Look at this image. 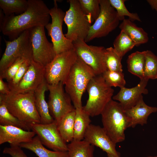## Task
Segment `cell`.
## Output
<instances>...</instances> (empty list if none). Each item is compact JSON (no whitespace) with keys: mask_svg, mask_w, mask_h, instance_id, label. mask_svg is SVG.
Returning <instances> with one entry per match:
<instances>
[{"mask_svg":"<svg viewBox=\"0 0 157 157\" xmlns=\"http://www.w3.org/2000/svg\"><path fill=\"white\" fill-rule=\"evenodd\" d=\"M28 8L22 13L5 16L0 31L10 40L17 38L25 31L37 26L45 27L49 23L50 9L41 0H28Z\"/></svg>","mask_w":157,"mask_h":157,"instance_id":"1","label":"cell"},{"mask_svg":"<svg viewBox=\"0 0 157 157\" xmlns=\"http://www.w3.org/2000/svg\"><path fill=\"white\" fill-rule=\"evenodd\" d=\"M0 102L5 105L13 115L30 126L40 123L35 105L34 91L16 93L11 91L8 94H0Z\"/></svg>","mask_w":157,"mask_h":157,"instance_id":"2","label":"cell"},{"mask_svg":"<svg viewBox=\"0 0 157 157\" xmlns=\"http://www.w3.org/2000/svg\"><path fill=\"white\" fill-rule=\"evenodd\" d=\"M95 76L92 69L78 56L64 83L65 90L75 108H83L82 95L89 82Z\"/></svg>","mask_w":157,"mask_h":157,"instance_id":"3","label":"cell"},{"mask_svg":"<svg viewBox=\"0 0 157 157\" xmlns=\"http://www.w3.org/2000/svg\"><path fill=\"white\" fill-rule=\"evenodd\" d=\"M101 115L103 128L111 140L116 144L123 141L130 120L120 104L111 99Z\"/></svg>","mask_w":157,"mask_h":157,"instance_id":"4","label":"cell"},{"mask_svg":"<svg viewBox=\"0 0 157 157\" xmlns=\"http://www.w3.org/2000/svg\"><path fill=\"white\" fill-rule=\"evenodd\" d=\"M86 90L89 97L83 109L90 117L101 115L112 99L114 90L107 84L101 74L96 75L91 79Z\"/></svg>","mask_w":157,"mask_h":157,"instance_id":"5","label":"cell"},{"mask_svg":"<svg viewBox=\"0 0 157 157\" xmlns=\"http://www.w3.org/2000/svg\"><path fill=\"white\" fill-rule=\"evenodd\" d=\"M6 48L0 61V76L19 58L25 60H33V52L29 30L25 31L17 38L5 40Z\"/></svg>","mask_w":157,"mask_h":157,"instance_id":"6","label":"cell"},{"mask_svg":"<svg viewBox=\"0 0 157 157\" xmlns=\"http://www.w3.org/2000/svg\"><path fill=\"white\" fill-rule=\"evenodd\" d=\"M69 9L66 11L64 21L67 26L66 38L73 42L84 40L87 36L91 23L83 12L78 0H69Z\"/></svg>","mask_w":157,"mask_h":157,"instance_id":"7","label":"cell"},{"mask_svg":"<svg viewBox=\"0 0 157 157\" xmlns=\"http://www.w3.org/2000/svg\"><path fill=\"white\" fill-rule=\"evenodd\" d=\"M100 13L90 27L84 40L86 42L106 36L119 25L120 20L117 13L109 0H100Z\"/></svg>","mask_w":157,"mask_h":157,"instance_id":"8","label":"cell"},{"mask_svg":"<svg viewBox=\"0 0 157 157\" xmlns=\"http://www.w3.org/2000/svg\"><path fill=\"white\" fill-rule=\"evenodd\" d=\"M78 56L74 49L57 54L45 67V79L48 84L62 82L64 85L67 77Z\"/></svg>","mask_w":157,"mask_h":157,"instance_id":"9","label":"cell"},{"mask_svg":"<svg viewBox=\"0 0 157 157\" xmlns=\"http://www.w3.org/2000/svg\"><path fill=\"white\" fill-rule=\"evenodd\" d=\"M84 40L73 42L77 56L92 70L96 75H101L107 68L105 61L106 48L102 46L89 45Z\"/></svg>","mask_w":157,"mask_h":157,"instance_id":"10","label":"cell"},{"mask_svg":"<svg viewBox=\"0 0 157 157\" xmlns=\"http://www.w3.org/2000/svg\"><path fill=\"white\" fill-rule=\"evenodd\" d=\"M50 9L51 22L45 26L49 35L51 37L55 52L58 54L73 49V42L67 39L63 33L62 25L65 13L59 8L56 1Z\"/></svg>","mask_w":157,"mask_h":157,"instance_id":"11","label":"cell"},{"mask_svg":"<svg viewBox=\"0 0 157 157\" xmlns=\"http://www.w3.org/2000/svg\"><path fill=\"white\" fill-rule=\"evenodd\" d=\"M44 26H37L29 29L33 60L44 66L50 63L56 54L52 43L46 35Z\"/></svg>","mask_w":157,"mask_h":157,"instance_id":"12","label":"cell"},{"mask_svg":"<svg viewBox=\"0 0 157 157\" xmlns=\"http://www.w3.org/2000/svg\"><path fill=\"white\" fill-rule=\"evenodd\" d=\"M64 85L62 82L47 85L49 91V109L51 115L57 123L66 115L75 109L71 98L64 90Z\"/></svg>","mask_w":157,"mask_h":157,"instance_id":"13","label":"cell"},{"mask_svg":"<svg viewBox=\"0 0 157 157\" xmlns=\"http://www.w3.org/2000/svg\"><path fill=\"white\" fill-rule=\"evenodd\" d=\"M30 126L43 145L53 151H67V144L61 136L55 120L49 124L32 123Z\"/></svg>","mask_w":157,"mask_h":157,"instance_id":"14","label":"cell"},{"mask_svg":"<svg viewBox=\"0 0 157 157\" xmlns=\"http://www.w3.org/2000/svg\"><path fill=\"white\" fill-rule=\"evenodd\" d=\"M45 66L33 60L18 85L11 91L24 93L35 90L45 80Z\"/></svg>","mask_w":157,"mask_h":157,"instance_id":"15","label":"cell"},{"mask_svg":"<svg viewBox=\"0 0 157 157\" xmlns=\"http://www.w3.org/2000/svg\"><path fill=\"white\" fill-rule=\"evenodd\" d=\"M90 144L99 148L107 154L120 157L116 149V144L113 142L103 127L90 124L85 134L84 140Z\"/></svg>","mask_w":157,"mask_h":157,"instance_id":"16","label":"cell"},{"mask_svg":"<svg viewBox=\"0 0 157 157\" xmlns=\"http://www.w3.org/2000/svg\"><path fill=\"white\" fill-rule=\"evenodd\" d=\"M149 80L145 78L141 79L136 86L131 88H120L119 92L113 97V99L119 101L124 110L131 108L143 97V94L148 93L146 87Z\"/></svg>","mask_w":157,"mask_h":157,"instance_id":"17","label":"cell"},{"mask_svg":"<svg viewBox=\"0 0 157 157\" xmlns=\"http://www.w3.org/2000/svg\"><path fill=\"white\" fill-rule=\"evenodd\" d=\"M33 131H28L13 126L0 125V144L8 142L10 145L19 146L30 141L35 136Z\"/></svg>","mask_w":157,"mask_h":157,"instance_id":"18","label":"cell"},{"mask_svg":"<svg viewBox=\"0 0 157 157\" xmlns=\"http://www.w3.org/2000/svg\"><path fill=\"white\" fill-rule=\"evenodd\" d=\"M125 111L130 120L129 127L134 128L137 124H146L149 115L157 112V107L147 105L142 97L135 106Z\"/></svg>","mask_w":157,"mask_h":157,"instance_id":"19","label":"cell"},{"mask_svg":"<svg viewBox=\"0 0 157 157\" xmlns=\"http://www.w3.org/2000/svg\"><path fill=\"white\" fill-rule=\"evenodd\" d=\"M47 85L45 79L34 91L35 107L40 117V123L43 124L51 123L54 120L50 113L48 102L45 99Z\"/></svg>","mask_w":157,"mask_h":157,"instance_id":"20","label":"cell"},{"mask_svg":"<svg viewBox=\"0 0 157 157\" xmlns=\"http://www.w3.org/2000/svg\"><path fill=\"white\" fill-rule=\"evenodd\" d=\"M119 27L134 42L136 46L147 43L148 41V33L142 28L138 26L129 19H125L123 20Z\"/></svg>","mask_w":157,"mask_h":157,"instance_id":"21","label":"cell"},{"mask_svg":"<svg viewBox=\"0 0 157 157\" xmlns=\"http://www.w3.org/2000/svg\"><path fill=\"white\" fill-rule=\"evenodd\" d=\"M37 135L30 141L20 144L19 146L30 150L38 157H66L67 152L51 151L46 148Z\"/></svg>","mask_w":157,"mask_h":157,"instance_id":"22","label":"cell"},{"mask_svg":"<svg viewBox=\"0 0 157 157\" xmlns=\"http://www.w3.org/2000/svg\"><path fill=\"white\" fill-rule=\"evenodd\" d=\"M90 117L83 108H75L74 140L80 141L84 140L85 132L91 124Z\"/></svg>","mask_w":157,"mask_h":157,"instance_id":"23","label":"cell"},{"mask_svg":"<svg viewBox=\"0 0 157 157\" xmlns=\"http://www.w3.org/2000/svg\"><path fill=\"white\" fill-rule=\"evenodd\" d=\"M66 157H94V146L84 140H73L67 144Z\"/></svg>","mask_w":157,"mask_h":157,"instance_id":"24","label":"cell"},{"mask_svg":"<svg viewBox=\"0 0 157 157\" xmlns=\"http://www.w3.org/2000/svg\"><path fill=\"white\" fill-rule=\"evenodd\" d=\"M127 63L129 72L138 76L140 80L145 78V51H136L131 54L128 57Z\"/></svg>","mask_w":157,"mask_h":157,"instance_id":"25","label":"cell"},{"mask_svg":"<svg viewBox=\"0 0 157 157\" xmlns=\"http://www.w3.org/2000/svg\"><path fill=\"white\" fill-rule=\"evenodd\" d=\"M75 109L65 115L57 123L59 131L66 143L74 140Z\"/></svg>","mask_w":157,"mask_h":157,"instance_id":"26","label":"cell"},{"mask_svg":"<svg viewBox=\"0 0 157 157\" xmlns=\"http://www.w3.org/2000/svg\"><path fill=\"white\" fill-rule=\"evenodd\" d=\"M28 6V0H0V7L5 16L21 14Z\"/></svg>","mask_w":157,"mask_h":157,"instance_id":"27","label":"cell"},{"mask_svg":"<svg viewBox=\"0 0 157 157\" xmlns=\"http://www.w3.org/2000/svg\"><path fill=\"white\" fill-rule=\"evenodd\" d=\"M0 125L13 126L24 130L31 131V126L19 119L9 111L5 105L0 102Z\"/></svg>","mask_w":157,"mask_h":157,"instance_id":"28","label":"cell"},{"mask_svg":"<svg viewBox=\"0 0 157 157\" xmlns=\"http://www.w3.org/2000/svg\"><path fill=\"white\" fill-rule=\"evenodd\" d=\"M113 45L115 51L122 58L127 52L135 46L131 39L122 31L115 39Z\"/></svg>","mask_w":157,"mask_h":157,"instance_id":"29","label":"cell"},{"mask_svg":"<svg viewBox=\"0 0 157 157\" xmlns=\"http://www.w3.org/2000/svg\"><path fill=\"white\" fill-rule=\"evenodd\" d=\"M81 9L92 23L98 17L100 12V0H78Z\"/></svg>","mask_w":157,"mask_h":157,"instance_id":"30","label":"cell"},{"mask_svg":"<svg viewBox=\"0 0 157 157\" xmlns=\"http://www.w3.org/2000/svg\"><path fill=\"white\" fill-rule=\"evenodd\" d=\"M106 67L109 70L122 72L121 57L116 52L113 47L106 48L105 53Z\"/></svg>","mask_w":157,"mask_h":157,"instance_id":"31","label":"cell"},{"mask_svg":"<svg viewBox=\"0 0 157 157\" xmlns=\"http://www.w3.org/2000/svg\"><path fill=\"white\" fill-rule=\"evenodd\" d=\"M145 51V78L149 79H157V56L150 50Z\"/></svg>","mask_w":157,"mask_h":157,"instance_id":"32","label":"cell"},{"mask_svg":"<svg viewBox=\"0 0 157 157\" xmlns=\"http://www.w3.org/2000/svg\"><path fill=\"white\" fill-rule=\"evenodd\" d=\"M112 6L116 10L120 21L125 19V17H129V19L132 22L137 21L141 22L137 13H131L127 10L125 5V0H109Z\"/></svg>","mask_w":157,"mask_h":157,"instance_id":"33","label":"cell"},{"mask_svg":"<svg viewBox=\"0 0 157 157\" xmlns=\"http://www.w3.org/2000/svg\"><path fill=\"white\" fill-rule=\"evenodd\" d=\"M107 84L109 86L125 87L126 84L124 75L122 72L111 71L107 69L102 74Z\"/></svg>","mask_w":157,"mask_h":157,"instance_id":"34","label":"cell"},{"mask_svg":"<svg viewBox=\"0 0 157 157\" xmlns=\"http://www.w3.org/2000/svg\"><path fill=\"white\" fill-rule=\"evenodd\" d=\"M32 61L25 60L12 80L8 82V85L10 91L19 83L27 70Z\"/></svg>","mask_w":157,"mask_h":157,"instance_id":"35","label":"cell"},{"mask_svg":"<svg viewBox=\"0 0 157 157\" xmlns=\"http://www.w3.org/2000/svg\"><path fill=\"white\" fill-rule=\"evenodd\" d=\"M25 60L19 58L9 66L0 77L6 79L8 82L10 81L14 76L22 63Z\"/></svg>","mask_w":157,"mask_h":157,"instance_id":"36","label":"cell"},{"mask_svg":"<svg viewBox=\"0 0 157 157\" xmlns=\"http://www.w3.org/2000/svg\"><path fill=\"white\" fill-rule=\"evenodd\" d=\"M10 146V147L4 148L3 151V154H8L12 157H28L19 146Z\"/></svg>","mask_w":157,"mask_h":157,"instance_id":"37","label":"cell"},{"mask_svg":"<svg viewBox=\"0 0 157 157\" xmlns=\"http://www.w3.org/2000/svg\"><path fill=\"white\" fill-rule=\"evenodd\" d=\"M8 84L3 81V79L0 77V93L3 94H8L10 92Z\"/></svg>","mask_w":157,"mask_h":157,"instance_id":"38","label":"cell"},{"mask_svg":"<svg viewBox=\"0 0 157 157\" xmlns=\"http://www.w3.org/2000/svg\"><path fill=\"white\" fill-rule=\"evenodd\" d=\"M147 1L152 9L157 12V0H147Z\"/></svg>","mask_w":157,"mask_h":157,"instance_id":"39","label":"cell"},{"mask_svg":"<svg viewBox=\"0 0 157 157\" xmlns=\"http://www.w3.org/2000/svg\"><path fill=\"white\" fill-rule=\"evenodd\" d=\"M107 157H115L114 156L109 154H107Z\"/></svg>","mask_w":157,"mask_h":157,"instance_id":"40","label":"cell"},{"mask_svg":"<svg viewBox=\"0 0 157 157\" xmlns=\"http://www.w3.org/2000/svg\"><path fill=\"white\" fill-rule=\"evenodd\" d=\"M147 157H157V156H149Z\"/></svg>","mask_w":157,"mask_h":157,"instance_id":"41","label":"cell"},{"mask_svg":"<svg viewBox=\"0 0 157 157\" xmlns=\"http://www.w3.org/2000/svg\"></svg>","mask_w":157,"mask_h":157,"instance_id":"42","label":"cell"}]
</instances>
